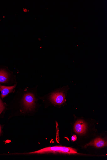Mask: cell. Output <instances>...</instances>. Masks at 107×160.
<instances>
[{"label":"cell","mask_w":107,"mask_h":160,"mask_svg":"<svg viewBox=\"0 0 107 160\" xmlns=\"http://www.w3.org/2000/svg\"><path fill=\"white\" fill-rule=\"evenodd\" d=\"M3 18H5V16H4V17H3Z\"/></svg>","instance_id":"12"},{"label":"cell","mask_w":107,"mask_h":160,"mask_svg":"<svg viewBox=\"0 0 107 160\" xmlns=\"http://www.w3.org/2000/svg\"><path fill=\"white\" fill-rule=\"evenodd\" d=\"M35 98L33 94H25L23 98V104L27 110H31L35 106Z\"/></svg>","instance_id":"3"},{"label":"cell","mask_w":107,"mask_h":160,"mask_svg":"<svg viewBox=\"0 0 107 160\" xmlns=\"http://www.w3.org/2000/svg\"><path fill=\"white\" fill-rule=\"evenodd\" d=\"M88 146H93L100 148L106 146L107 142L100 138H99L87 144L85 147Z\"/></svg>","instance_id":"5"},{"label":"cell","mask_w":107,"mask_h":160,"mask_svg":"<svg viewBox=\"0 0 107 160\" xmlns=\"http://www.w3.org/2000/svg\"><path fill=\"white\" fill-rule=\"evenodd\" d=\"M71 139L72 140L74 141L76 140V139H77V137H76V136L75 135H74L72 137Z\"/></svg>","instance_id":"9"},{"label":"cell","mask_w":107,"mask_h":160,"mask_svg":"<svg viewBox=\"0 0 107 160\" xmlns=\"http://www.w3.org/2000/svg\"><path fill=\"white\" fill-rule=\"evenodd\" d=\"M45 152H59L71 154H79L75 149L69 147L55 146L45 148L40 150L30 152L29 154L42 153Z\"/></svg>","instance_id":"1"},{"label":"cell","mask_w":107,"mask_h":160,"mask_svg":"<svg viewBox=\"0 0 107 160\" xmlns=\"http://www.w3.org/2000/svg\"><path fill=\"white\" fill-rule=\"evenodd\" d=\"M1 126H0V133H1Z\"/></svg>","instance_id":"11"},{"label":"cell","mask_w":107,"mask_h":160,"mask_svg":"<svg viewBox=\"0 0 107 160\" xmlns=\"http://www.w3.org/2000/svg\"><path fill=\"white\" fill-rule=\"evenodd\" d=\"M23 11L25 12H27V11H28L26 9H24V8L23 9Z\"/></svg>","instance_id":"10"},{"label":"cell","mask_w":107,"mask_h":160,"mask_svg":"<svg viewBox=\"0 0 107 160\" xmlns=\"http://www.w3.org/2000/svg\"><path fill=\"white\" fill-rule=\"evenodd\" d=\"M5 108V106L1 99L0 98V114H1L2 112L4 110Z\"/></svg>","instance_id":"8"},{"label":"cell","mask_w":107,"mask_h":160,"mask_svg":"<svg viewBox=\"0 0 107 160\" xmlns=\"http://www.w3.org/2000/svg\"><path fill=\"white\" fill-rule=\"evenodd\" d=\"M8 79V75L6 71L0 70V82L4 83L6 82Z\"/></svg>","instance_id":"7"},{"label":"cell","mask_w":107,"mask_h":160,"mask_svg":"<svg viewBox=\"0 0 107 160\" xmlns=\"http://www.w3.org/2000/svg\"><path fill=\"white\" fill-rule=\"evenodd\" d=\"M50 99L54 104L62 105L65 102V96L62 92H56L53 93L51 95Z\"/></svg>","instance_id":"2"},{"label":"cell","mask_w":107,"mask_h":160,"mask_svg":"<svg viewBox=\"0 0 107 160\" xmlns=\"http://www.w3.org/2000/svg\"><path fill=\"white\" fill-rule=\"evenodd\" d=\"M74 130L76 133L80 135L83 134L86 132L87 130L86 124L83 120H78L76 122L75 124Z\"/></svg>","instance_id":"4"},{"label":"cell","mask_w":107,"mask_h":160,"mask_svg":"<svg viewBox=\"0 0 107 160\" xmlns=\"http://www.w3.org/2000/svg\"><path fill=\"white\" fill-rule=\"evenodd\" d=\"M16 87V85L11 86H6L0 85V91L2 93V98H3L10 92H13Z\"/></svg>","instance_id":"6"}]
</instances>
